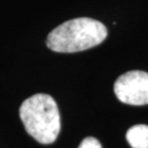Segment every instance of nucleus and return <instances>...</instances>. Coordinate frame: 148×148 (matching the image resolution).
Wrapping results in <instances>:
<instances>
[{
  "instance_id": "nucleus-1",
  "label": "nucleus",
  "mask_w": 148,
  "mask_h": 148,
  "mask_svg": "<svg viewBox=\"0 0 148 148\" xmlns=\"http://www.w3.org/2000/svg\"><path fill=\"white\" fill-rule=\"evenodd\" d=\"M108 36L101 22L90 18H77L64 22L48 34L46 45L57 53H77L99 45Z\"/></svg>"
},
{
  "instance_id": "nucleus-2",
  "label": "nucleus",
  "mask_w": 148,
  "mask_h": 148,
  "mask_svg": "<svg viewBox=\"0 0 148 148\" xmlns=\"http://www.w3.org/2000/svg\"><path fill=\"white\" fill-rule=\"evenodd\" d=\"M27 133L41 144L54 143L60 132L58 106L51 95L37 93L23 101L19 110Z\"/></svg>"
},
{
  "instance_id": "nucleus-3",
  "label": "nucleus",
  "mask_w": 148,
  "mask_h": 148,
  "mask_svg": "<svg viewBox=\"0 0 148 148\" xmlns=\"http://www.w3.org/2000/svg\"><path fill=\"white\" fill-rule=\"evenodd\" d=\"M114 93L125 104H148V74L142 70H132L121 75L114 82Z\"/></svg>"
},
{
  "instance_id": "nucleus-4",
  "label": "nucleus",
  "mask_w": 148,
  "mask_h": 148,
  "mask_svg": "<svg viewBox=\"0 0 148 148\" xmlns=\"http://www.w3.org/2000/svg\"><path fill=\"white\" fill-rule=\"evenodd\" d=\"M126 139L132 148H148V125L138 124L126 133Z\"/></svg>"
},
{
  "instance_id": "nucleus-5",
  "label": "nucleus",
  "mask_w": 148,
  "mask_h": 148,
  "mask_svg": "<svg viewBox=\"0 0 148 148\" xmlns=\"http://www.w3.org/2000/svg\"><path fill=\"white\" fill-rule=\"evenodd\" d=\"M78 148H102L100 142L95 137H86L82 139Z\"/></svg>"
}]
</instances>
